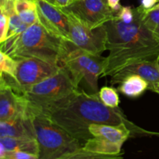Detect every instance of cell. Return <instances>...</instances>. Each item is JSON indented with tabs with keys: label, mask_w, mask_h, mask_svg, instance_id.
Returning a JSON list of instances; mask_svg holds the SVG:
<instances>
[{
	"label": "cell",
	"mask_w": 159,
	"mask_h": 159,
	"mask_svg": "<svg viewBox=\"0 0 159 159\" xmlns=\"http://www.w3.org/2000/svg\"><path fill=\"white\" fill-rule=\"evenodd\" d=\"M43 113L77 139L82 146L88 140L93 138L89 127L94 124L108 125L124 124L134 133L151 134L130 122L119 110V107L114 109L106 106L99 99V93H88L80 89L74 92Z\"/></svg>",
	"instance_id": "6da1fadb"
},
{
	"label": "cell",
	"mask_w": 159,
	"mask_h": 159,
	"mask_svg": "<svg viewBox=\"0 0 159 159\" xmlns=\"http://www.w3.org/2000/svg\"><path fill=\"white\" fill-rule=\"evenodd\" d=\"M136 12L132 23H124L115 16L104 25L107 32L109 55L101 78L114 75L133 63L159 58V41L144 26L138 7Z\"/></svg>",
	"instance_id": "7a4b0ae2"
},
{
	"label": "cell",
	"mask_w": 159,
	"mask_h": 159,
	"mask_svg": "<svg viewBox=\"0 0 159 159\" xmlns=\"http://www.w3.org/2000/svg\"><path fill=\"white\" fill-rule=\"evenodd\" d=\"M47 30L39 22L28 26L22 34L1 43L0 51L14 59L37 57L61 66L63 59L72 47Z\"/></svg>",
	"instance_id": "3957f363"
},
{
	"label": "cell",
	"mask_w": 159,
	"mask_h": 159,
	"mask_svg": "<svg viewBox=\"0 0 159 159\" xmlns=\"http://www.w3.org/2000/svg\"><path fill=\"white\" fill-rule=\"evenodd\" d=\"M28 115L38 144L40 159H57L83 147L49 116L30 104Z\"/></svg>",
	"instance_id": "277c9868"
},
{
	"label": "cell",
	"mask_w": 159,
	"mask_h": 159,
	"mask_svg": "<svg viewBox=\"0 0 159 159\" xmlns=\"http://www.w3.org/2000/svg\"><path fill=\"white\" fill-rule=\"evenodd\" d=\"M79 89L68 71L61 66L54 75L23 91L31 107L43 112Z\"/></svg>",
	"instance_id": "5b68a950"
},
{
	"label": "cell",
	"mask_w": 159,
	"mask_h": 159,
	"mask_svg": "<svg viewBox=\"0 0 159 159\" xmlns=\"http://www.w3.org/2000/svg\"><path fill=\"white\" fill-rule=\"evenodd\" d=\"M106 65L107 57L88 52L74 45L61 63L78 86L84 81L93 93H99L98 80L102 76Z\"/></svg>",
	"instance_id": "8992f818"
},
{
	"label": "cell",
	"mask_w": 159,
	"mask_h": 159,
	"mask_svg": "<svg viewBox=\"0 0 159 159\" xmlns=\"http://www.w3.org/2000/svg\"><path fill=\"white\" fill-rule=\"evenodd\" d=\"M68 18L71 42L75 47L96 54L107 50V32L105 26L92 29L78 20L73 14L61 8Z\"/></svg>",
	"instance_id": "52a82bcc"
},
{
	"label": "cell",
	"mask_w": 159,
	"mask_h": 159,
	"mask_svg": "<svg viewBox=\"0 0 159 159\" xmlns=\"http://www.w3.org/2000/svg\"><path fill=\"white\" fill-rule=\"evenodd\" d=\"M16 61L15 80L17 87L15 90L22 94L24 89L54 75L61 68L37 57H23Z\"/></svg>",
	"instance_id": "ba28073f"
},
{
	"label": "cell",
	"mask_w": 159,
	"mask_h": 159,
	"mask_svg": "<svg viewBox=\"0 0 159 159\" xmlns=\"http://www.w3.org/2000/svg\"><path fill=\"white\" fill-rule=\"evenodd\" d=\"M63 9L92 29L105 25L113 20L116 13L110 7L107 0H74Z\"/></svg>",
	"instance_id": "9c48e42d"
},
{
	"label": "cell",
	"mask_w": 159,
	"mask_h": 159,
	"mask_svg": "<svg viewBox=\"0 0 159 159\" xmlns=\"http://www.w3.org/2000/svg\"><path fill=\"white\" fill-rule=\"evenodd\" d=\"M38 22L56 37L71 43L68 18L61 8L46 0H35Z\"/></svg>",
	"instance_id": "30bf717a"
},
{
	"label": "cell",
	"mask_w": 159,
	"mask_h": 159,
	"mask_svg": "<svg viewBox=\"0 0 159 159\" xmlns=\"http://www.w3.org/2000/svg\"><path fill=\"white\" fill-rule=\"evenodd\" d=\"M29 102L24 95L0 82V121L28 116Z\"/></svg>",
	"instance_id": "8fae6325"
},
{
	"label": "cell",
	"mask_w": 159,
	"mask_h": 159,
	"mask_svg": "<svg viewBox=\"0 0 159 159\" xmlns=\"http://www.w3.org/2000/svg\"><path fill=\"white\" fill-rule=\"evenodd\" d=\"M133 75L144 79L148 83V89L154 92L157 85H159V58L152 61H143L127 65L111 76V84H120L124 79Z\"/></svg>",
	"instance_id": "7c38bea8"
},
{
	"label": "cell",
	"mask_w": 159,
	"mask_h": 159,
	"mask_svg": "<svg viewBox=\"0 0 159 159\" xmlns=\"http://www.w3.org/2000/svg\"><path fill=\"white\" fill-rule=\"evenodd\" d=\"M35 138L29 115L0 121V138Z\"/></svg>",
	"instance_id": "4fadbf2b"
},
{
	"label": "cell",
	"mask_w": 159,
	"mask_h": 159,
	"mask_svg": "<svg viewBox=\"0 0 159 159\" xmlns=\"http://www.w3.org/2000/svg\"><path fill=\"white\" fill-rule=\"evenodd\" d=\"M89 129L93 137L104 138L122 146L133 133L131 129L124 124L120 125L94 124H91Z\"/></svg>",
	"instance_id": "5bb4252c"
},
{
	"label": "cell",
	"mask_w": 159,
	"mask_h": 159,
	"mask_svg": "<svg viewBox=\"0 0 159 159\" xmlns=\"http://www.w3.org/2000/svg\"><path fill=\"white\" fill-rule=\"evenodd\" d=\"M0 148L6 152H23L37 155L39 154L38 144L34 138H0Z\"/></svg>",
	"instance_id": "9a60e30c"
},
{
	"label": "cell",
	"mask_w": 159,
	"mask_h": 159,
	"mask_svg": "<svg viewBox=\"0 0 159 159\" xmlns=\"http://www.w3.org/2000/svg\"><path fill=\"white\" fill-rule=\"evenodd\" d=\"M149 89L148 83L138 75H130L124 79L120 85V93L130 98H136Z\"/></svg>",
	"instance_id": "2e32d148"
},
{
	"label": "cell",
	"mask_w": 159,
	"mask_h": 159,
	"mask_svg": "<svg viewBox=\"0 0 159 159\" xmlns=\"http://www.w3.org/2000/svg\"><path fill=\"white\" fill-rule=\"evenodd\" d=\"M85 150L103 155H118L121 153L122 145L115 144L107 139L93 137L86 141L83 146Z\"/></svg>",
	"instance_id": "e0dca14e"
},
{
	"label": "cell",
	"mask_w": 159,
	"mask_h": 159,
	"mask_svg": "<svg viewBox=\"0 0 159 159\" xmlns=\"http://www.w3.org/2000/svg\"><path fill=\"white\" fill-rule=\"evenodd\" d=\"M14 8L22 21L28 26L38 22L37 3L32 0L14 2Z\"/></svg>",
	"instance_id": "ac0fdd59"
},
{
	"label": "cell",
	"mask_w": 159,
	"mask_h": 159,
	"mask_svg": "<svg viewBox=\"0 0 159 159\" xmlns=\"http://www.w3.org/2000/svg\"><path fill=\"white\" fill-rule=\"evenodd\" d=\"M138 8L141 10V19L144 26L159 41V2L149 10H144L140 6Z\"/></svg>",
	"instance_id": "d6986e66"
},
{
	"label": "cell",
	"mask_w": 159,
	"mask_h": 159,
	"mask_svg": "<svg viewBox=\"0 0 159 159\" xmlns=\"http://www.w3.org/2000/svg\"><path fill=\"white\" fill-rule=\"evenodd\" d=\"M124 152L118 155H103L85 150L83 147L67 153L57 159H124Z\"/></svg>",
	"instance_id": "ffe728a7"
},
{
	"label": "cell",
	"mask_w": 159,
	"mask_h": 159,
	"mask_svg": "<svg viewBox=\"0 0 159 159\" xmlns=\"http://www.w3.org/2000/svg\"><path fill=\"white\" fill-rule=\"evenodd\" d=\"M99 99L106 106L111 108H118L120 98L117 92L112 87H102L99 91Z\"/></svg>",
	"instance_id": "44dd1931"
},
{
	"label": "cell",
	"mask_w": 159,
	"mask_h": 159,
	"mask_svg": "<svg viewBox=\"0 0 159 159\" xmlns=\"http://www.w3.org/2000/svg\"><path fill=\"white\" fill-rule=\"evenodd\" d=\"M17 61L6 53L0 51V73L9 75L15 79Z\"/></svg>",
	"instance_id": "7402d4cb"
},
{
	"label": "cell",
	"mask_w": 159,
	"mask_h": 159,
	"mask_svg": "<svg viewBox=\"0 0 159 159\" xmlns=\"http://www.w3.org/2000/svg\"><path fill=\"white\" fill-rule=\"evenodd\" d=\"M0 159H40L37 155L23 152H6L0 148Z\"/></svg>",
	"instance_id": "603a6c76"
},
{
	"label": "cell",
	"mask_w": 159,
	"mask_h": 159,
	"mask_svg": "<svg viewBox=\"0 0 159 159\" xmlns=\"http://www.w3.org/2000/svg\"><path fill=\"white\" fill-rule=\"evenodd\" d=\"M0 43L7 39L9 30V14L2 8H0Z\"/></svg>",
	"instance_id": "cb8c5ba5"
},
{
	"label": "cell",
	"mask_w": 159,
	"mask_h": 159,
	"mask_svg": "<svg viewBox=\"0 0 159 159\" xmlns=\"http://www.w3.org/2000/svg\"><path fill=\"white\" fill-rule=\"evenodd\" d=\"M159 0H141L140 7L144 10H149L158 4Z\"/></svg>",
	"instance_id": "d4e9b609"
},
{
	"label": "cell",
	"mask_w": 159,
	"mask_h": 159,
	"mask_svg": "<svg viewBox=\"0 0 159 159\" xmlns=\"http://www.w3.org/2000/svg\"><path fill=\"white\" fill-rule=\"evenodd\" d=\"M120 0H107V3H108V5L112 9L117 12L122 7V6L120 4Z\"/></svg>",
	"instance_id": "484cf974"
},
{
	"label": "cell",
	"mask_w": 159,
	"mask_h": 159,
	"mask_svg": "<svg viewBox=\"0 0 159 159\" xmlns=\"http://www.w3.org/2000/svg\"><path fill=\"white\" fill-rule=\"evenodd\" d=\"M74 0H55V5L60 8H65L69 6Z\"/></svg>",
	"instance_id": "4316f807"
},
{
	"label": "cell",
	"mask_w": 159,
	"mask_h": 159,
	"mask_svg": "<svg viewBox=\"0 0 159 159\" xmlns=\"http://www.w3.org/2000/svg\"><path fill=\"white\" fill-rule=\"evenodd\" d=\"M6 1V0H0V5L3 4V3H4ZM11 1L16 2V1H19V0H11ZM32 1H35V0H32Z\"/></svg>",
	"instance_id": "83f0119b"
},
{
	"label": "cell",
	"mask_w": 159,
	"mask_h": 159,
	"mask_svg": "<svg viewBox=\"0 0 159 159\" xmlns=\"http://www.w3.org/2000/svg\"><path fill=\"white\" fill-rule=\"evenodd\" d=\"M154 92H155V93H158V94H159V85H157L156 88H155V90H154Z\"/></svg>",
	"instance_id": "f1b7e54d"
},
{
	"label": "cell",
	"mask_w": 159,
	"mask_h": 159,
	"mask_svg": "<svg viewBox=\"0 0 159 159\" xmlns=\"http://www.w3.org/2000/svg\"><path fill=\"white\" fill-rule=\"evenodd\" d=\"M46 1L49 2H51V3H53V4H54V5H55V0H46Z\"/></svg>",
	"instance_id": "f546056e"
}]
</instances>
